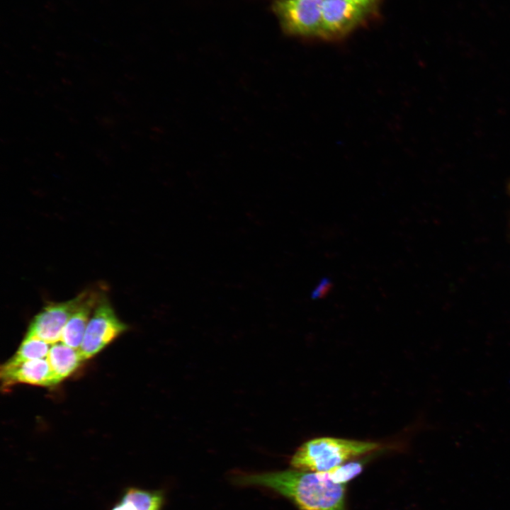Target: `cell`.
I'll return each mask as SVG.
<instances>
[{
  "label": "cell",
  "instance_id": "ba28073f",
  "mask_svg": "<svg viewBox=\"0 0 510 510\" xmlns=\"http://www.w3.org/2000/svg\"><path fill=\"white\" fill-rule=\"evenodd\" d=\"M103 294L102 289L83 291L81 302L63 329L60 341L76 349L80 348L93 311Z\"/></svg>",
  "mask_w": 510,
  "mask_h": 510
},
{
  "label": "cell",
  "instance_id": "8fae6325",
  "mask_svg": "<svg viewBox=\"0 0 510 510\" xmlns=\"http://www.w3.org/2000/svg\"><path fill=\"white\" fill-rule=\"evenodd\" d=\"M49 344L36 336L26 334L16 352L7 362L18 363L26 361L45 358L50 348Z\"/></svg>",
  "mask_w": 510,
  "mask_h": 510
},
{
  "label": "cell",
  "instance_id": "5bb4252c",
  "mask_svg": "<svg viewBox=\"0 0 510 510\" xmlns=\"http://www.w3.org/2000/svg\"><path fill=\"white\" fill-rule=\"evenodd\" d=\"M355 4L368 10L369 7L373 5L375 0H350Z\"/></svg>",
  "mask_w": 510,
  "mask_h": 510
},
{
  "label": "cell",
  "instance_id": "6da1fadb",
  "mask_svg": "<svg viewBox=\"0 0 510 510\" xmlns=\"http://www.w3.org/2000/svg\"><path fill=\"white\" fill-rule=\"evenodd\" d=\"M237 482L271 489L299 510H346V484L332 482L326 472L284 470L242 475Z\"/></svg>",
  "mask_w": 510,
  "mask_h": 510
},
{
  "label": "cell",
  "instance_id": "4fadbf2b",
  "mask_svg": "<svg viewBox=\"0 0 510 510\" xmlns=\"http://www.w3.org/2000/svg\"><path fill=\"white\" fill-rule=\"evenodd\" d=\"M333 283L330 278H322L312 290L311 298L312 300H319L325 298L331 291Z\"/></svg>",
  "mask_w": 510,
  "mask_h": 510
},
{
  "label": "cell",
  "instance_id": "7c38bea8",
  "mask_svg": "<svg viewBox=\"0 0 510 510\" xmlns=\"http://www.w3.org/2000/svg\"><path fill=\"white\" fill-rule=\"evenodd\" d=\"M365 464H366V460L349 461L326 471V473L332 482L346 484L362 472Z\"/></svg>",
  "mask_w": 510,
  "mask_h": 510
},
{
  "label": "cell",
  "instance_id": "52a82bcc",
  "mask_svg": "<svg viewBox=\"0 0 510 510\" xmlns=\"http://www.w3.org/2000/svg\"><path fill=\"white\" fill-rule=\"evenodd\" d=\"M0 375L2 386L5 388L19 383L44 387L55 386L47 358L18 363L6 361L1 367Z\"/></svg>",
  "mask_w": 510,
  "mask_h": 510
},
{
  "label": "cell",
  "instance_id": "30bf717a",
  "mask_svg": "<svg viewBox=\"0 0 510 510\" xmlns=\"http://www.w3.org/2000/svg\"><path fill=\"white\" fill-rule=\"evenodd\" d=\"M163 501L160 491L129 487L110 510H161Z\"/></svg>",
  "mask_w": 510,
  "mask_h": 510
},
{
  "label": "cell",
  "instance_id": "3957f363",
  "mask_svg": "<svg viewBox=\"0 0 510 510\" xmlns=\"http://www.w3.org/2000/svg\"><path fill=\"white\" fill-rule=\"evenodd\" d=\"M322 1L275 0L272 9L285 33L320 38Z\"/></svg>",
  "mask_w": 510,
  "mask_h": 510
},
{
  "label": "cell",
  "instance_id": "8992f818",
  "mask_svg": "<svg viewBox=\"0 0 510 510\" xmlns=\"http://www.w3.org/2000/svg\"><path fill=\"white\" fill-rule=\"evenodd\" d=\"M82 297L83 292L67 301L48 303L33 317L26 334L50 344L60 341L63 329Z\"/></svg>",
  "mask_w": 510,
  "mask_h": 510
},
{
  "label": "cell",
  "instance_id": "9c48e42d",
  "mask_svg": "<svg viewBox=\"0 0 510 510\" xmlns=\"http://www.w3.org/2000/svg\"><path fill=\"white\" fill-rule=\"evenodd\" d=\"M47 360L50 365L55 385L73 374L84 361L79 349L60 342L50 347Z\"/></svg>",
  "mask_w": 510,
  "mask_h": 510
},
{
  "label": "cell",
  "instance_id": "5b68a950",
  "mask_svg": "<svg viewBox=\"0 0 510 510\" xmlns=\"http://www.w3.org/2000/svg\"><path fill=\"white\" fill-rule=\"evenodd\" d=\"M368 9L350 0H323L320 38L337 40L360 24Z\"/></svg>",
  "mask_w": 510,
  "mask_h": 510
},
{
  "label": "cell",
  "instance_id": "7a4b0ae2",
  "mask_svg": "<svg viewBox=\"0 0 510 510\" xmlns=\"http://www.w3.org/2000/svg\"><path fill=\"white\" fill-rule=\"evenodd\" d=\"M375 442L353 439L319 437L302 444L290 460L294 469L326 472L351 460L379 450Z\"/></svg>",
  "mask_w": 510,
  "mask_h": 510
},
{
  "label": "cell",
  "instance_id": "9a60e30c",
  "mask_svg": "<svg viewBox=\"0 0 510 510\" xmlns=\"http://www.w3.org/2000/svg\"><path fill=\"white\" fill-rule=\"evenodd\" d=\"M509 188H510V187H509Z\"/></svg>",
  "mask_w": 510,
  "mask_h": 510
},
{
  "label": "cell",
  "instance_id": "277c9868",
  "mask_svg": "<svg viewBox=\"0 0 510 510\" xmlns=\"http://www.w3.org/2000/svg\"><path fill=\"white\" fill-rule=\"evenodd\" d=\"M128 329L116 315L103 293L95 307L79 351L84 361L89 359Z\"/></svg>",
  "mask_w": 510,
  "mask_h": 510
}]
</instances>
